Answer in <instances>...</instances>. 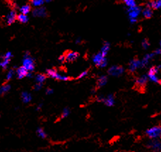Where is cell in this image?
Masks as SVG:
<instances>
[{"label": "cell", "mask_w": 161, "mask_h": 152, "mask_svg": "<svg viewBox=\"0 0 161 152\" xmlns=\"http://www.w3.org/2000/svg\"><path fill=\"white\" fill-rule=\"evenodd\" d=\"M21 98L24 103H28L32 101V95L28 91H23L21 93Z\"/></svg>", "instance_id": "obj_16"}, {"label": "cell", "mask_w": 161, "mask_h": 152, "mask_svg": "<svg viewBox=\"0 0 161 152\" xmlns=\"http://www.w3.org/2000/svg\"><path fill=\"white\" fill-rule=\"evenodd\" d=\"M16 20H18V21H19L20 23H21V24H26V23L28 21L29 18H28V16H27V15L20 14L19 15H17V19Z\"/></svg>", "instance_id": "obj_24"}, {"label": "cell", "mask_w": 161, "mask_h": 152, "mask_svg": "<svg viewBox=\"0 0 161 152\" xmlns=\"http://www.w3.org/2000/svg\"><path fill=\"white\" fill-rule=\"evenodd\" d=\"M142 14H143V17L145 18V19H150V18L153 16V9L149 8V7H146V8L143 9Z\"/></svg>", "instance_id": "obj_17"}, {"label": "cell", "mask_w": 161, "mask_h": 152, "mask_svg": "<svg viewBox=\"0 0 161 152\" xmlns=\"http://www.w3.org/2000/svg\"><path fill=\"white\" fill-rule=\"evenodd\" d=\"M153 53H154L155 55H161V48H158V49L155 50Z\"/></svg>", "instance_id": "obj_39"}, {"label": "cell", "mask_w": 161, "mask_h": 152, "mask_svg": "<svg viewBox=\"0 0 161 152\" xmlns=\"http://www.w3.org/2000/svg\"><path fill=\"white\" fill-rule=\"evenodd\" d=\"M150 43H149V41H148V40L147 38H145L142 41V46L144 48V49H147V48L149 47Z\"/></svg>", "instance_id": "obj_33"}, {"label": "cell", "mask_w": 161, "mask_h": 152, "mask_svg": "<svg viewBox=\"0 0 161 152\" xmlns=\"http://www.w3.org/2000/svg\"><path fill=\"white\" fill-rule=\"evenodd\" d=\"M154 55H155L154 53H150V54L146 55L143 58L141 62V67H145L146 66H147L148 64V62H149V60L151 59V58L154 56Z\"/></svg>", "instance_id": "obj_19"}, {"label": "cell", "mask_w": 161, "mask_h": 152, "mask_svg": "<svg viewBox=\"0 0 161 152\" xmlns=\"http://www.w3.org/2000/svg\"><path fill=\"white\" fill-rule=\"evenodd\" d=\"M122 1L124 2L128 8H132V7L137 6L135 0H122Z\"/></svg>", "instance_id": "obj_28"}, {"label": "cell", "mask_w": 161, "mask_h": 152, "mask_svg": "<svg viewBox=\"0 0 161 152\" xmlns=\"http://www.w3.org/2000/svg\"><path fill=\"white\" fill-rule=\"evenodd\" d=\"M47 78V75H45L44 74H38L36 76V83H42L45 82Z\"/></svg>", "instance_id": "obj_26"}, {"label": "cell", "mask_w": 161, "mask_h": 152, "mask_svg": "<svg viewBox=\"0 0 161 152\" xmlns=\"http://www.w3.org/2000/svg\"><path fill=\"white\" fill-rule=\"evenodd\" d=\"M20 14L27 15L28 14H29L30 12L31 11V6L30 4H25L23 5V6L19 9Z\"/></svg>", "instance_id": "obj_20"}, {"label": "cell", "mask_w": 161, "mask_h": 152, "mask_svg": "<svg viewBox=\"0 0 161 152\" xmlns=\"http://www.w3.org/2000/svg\"><path fill=\"white\" fill-rule=\"evenodd\" d=\"M11 89V86L9 83H5L0 87V95H4L5 93H8Z\"/></svg>", "instance_id": "obj_23"}, {"label": "cell", "mask_w": 161, "mask_h": 152, "mask_svg": "<svg viewBox=\"0 0 161 152\" xmlns=\"http://www.w3.org/2000/svg\"><path fill=\"white\" fill-rule=\"evenodd\" d=\"M148 76L147 75H142L139 77L136 81V84L139 87H145L146 84L148 82Z\"/></svg>", "instance_id": "obj_15"}, {"label": "cell", "mask_w": 161, "mask_h": 152, "mask_svg": "<svg viewBox=\"0 0 161 152\" xmlns=\"http://www.w3.org/2000/svg\"><path fill=\"white\" fill-rule=\"evenodd\" d=\"M158 69H161V65H159V66H158Z\"/></svg>", "instance_id": "obj_43"}, {"label": "cell", "mask_w": 161, "mask_h": 152, "mask_svg": "<svg viewBox=\"0 0 161 152\" xmlns=\"http://www.w3.org/2000/svg\"><path fill=\"white\" fill-rule=\"evenodd\" d=\"M32 14L34 17H40L45 18L47 16V9L44 7H40L35 8L32 11Z\"/></svg>", "instance_id": "obj_9"}, {"label": "cell", "mask_w": 161, "mask_h": 152, "mask_svg": "<svg viewBox=\"0 0 161 152\" xmlns=\"http://www.w3.org/2000/svg\"><path fill=\"white\" fill-rule=\"evenodd\" d=\"M58 60L60 62H64L65 61V56L64 55H60V56L58 57Z\"/></svg>", "instance_id": "obj_38"}, {"label": "cell", "mask_w": 161, "mask_h": 152, "mask_svg": "<svg viewBox=\"0 0 161 152\" xmlns=\"http://www.w3.org/2000/svg\"><path fill=\"white\" fill-rule=\"evenodd\" d=\"M53 1V0H45V2H47V3H50V2H51Z\"/></svg>", "instance_id": "obj_41"}, {"label": "cell", "mask_w": 161, "mask_h": 152, "mask_svg": "<svg viewBox=\"0 0 161 152\" xmlns=\"http://www.w3.org/2000/svg\"><path fill=\"white\" fill-rule=\"evenodd\" d=\"M146 134L150 139H161V126H153L146 131Z\"/></svg>", "instance_id": "obj_2"}, {"label": "cell", "mask_w": 161, "mask_h": 152, "mask_svg": "<svg viewBox=\"0 0 161 152\" xmlns=\"http://www.w3.org/2000/svg\"><path fill=\"white\" fill-rule=\"evenodd\" d=\"M160 48H161V40L160 41Z\"/></svg>", "instance_id": "obj_44"}, {"label": "cell", "mask_w": 161, "mask_h": 152, "mask_svg": "<svg viewBox=\"0 0 161 152\" xmlns=\"http://www.w3.org/2000/svg\"><path fill=\"white\" fill-rule=\"evenodd\" d=\"M23 67L26 69L28 72H33L35 69V61L29 52H26L24 55L23 60Z\"/></svg>", "instance_id": "obj_1"}, {"label": "cell", "mask_w": 161, "mask_h": 152, "mask_svg": "<svg viewBox=\"0 0 161 152\" xmlns=\"http://www.w3.org/2000/svg\"><path fill=\"white\" fill-rule=\"evenodd\" d=\"M10 61L11 60L7 59V58L2 56L1 59H0V67H2L3 69H7L10 63Z\"/></svg>", "instance_id": "obj_21"}, {"label": "cell", "mask_w": 161, "mask_h": 152, "mask_svg": "<svg viewBox=\"0 0 161 152\" xmlns=\"http://www.w3.org/2000/svg\"><path fill=\"white\" fill-rule=\"evenodd\" d=\"M15 73H16V72H15L14 69H9L8 71V72H7V76H6L7 82H9V81L12 79V78L14 77Z\"/></svg>", "instance_id": "obj_29"}, {"label": "cell", "mask_w": 161, "mask_h": 152, "mask_svg": "<svg viewBox=\"0 0 161 152\" xmlns=\"http://www.w3.org/2000/svg\"><path fill=\"white\" fill-rule=\"evenodd\" d=\"M139 67H141V62L137 58H134L129 62V69L131 72H135Z\"/></svg>", "instance_id": "obj_12"}, {"label": "cell", "mask_w": 161, "mask_h": 152, "mask_svg": "<svg viewBox=\"0 0 161 152\" xmlns=\"http://www.w3.org/2000/svg\"><path fill=\"white\" fill-rule=\"evenodd\" d=\"M88 73H89V72H88V70H85V71H84V72H81L79 75V77H78V78H84L85 77H86V76L88 75Z\"/></svg>", "instance_id": "obj_36"}, {"label": "cell", "mask_w": 161, "mask_h": 152, "mask_svg": "<svg viewBox=\"0 0 161 152\" xmlns=\"http://www.w3.org/2000/svg\"><path fill=\"white\" fill-rule=\"evenodd\" d=\"M69 114H70L69 108H64L62 110V113L61 117H62V118H66L69 115Z\"/></svg>", "instance_id": "obj_30"}, {"label": "cell", "mask_w": 161, "mask_h": 152, "mask_svg": "<svg viewBox=\"0 0 161 152\" xmlns=\"http://www.w3.org/2000/svg\"><path fill=\"white\" fill-rule=\"evenodd\" d=\"M53 92H54V91L51 88H47L46 91H45V93H46L47 95H51L53 93Z\"/></svg>", "instance_id": "obj_37"}, {"label": "cell", "mask_w": 161, "mask_h": 152, "mask_svg": "<svg viewBox=\"0 0 161 152\" xmlns=\"http://www.w3.org/2000/svg\"><path fill=\"white\" fill-rule=\"evenodd\" d=\"M42 86H43V84H42V83H36V84L34 85V87H33V89L35 90V91H40V89H41L42 88Z\"/></svg>", "instance_id": "obj_34"}, {"label": "cell", "mask_w": 161, "mask_h": 152, "mask_svg": "<svg viewBox=\"0 0 161 152\" xmlns=\"http://www.w3.org/2000/svg\"><path fill=\"white\" fill-rule=\"evenodd\" d=\"M141 12V8L139 6H136L132 8H128L127 13L129 15V19H137L139 15Z\"/></svg>", "instance_id": "obj_7"}, {"label": "cell", "mask_w": 161, "mask_h": 152, "mask_svg": "<svg viewBox=\"0 0 161 152\" xmlns=\"http://www.w3.org/2000/svg\"><path fill=\"white\" fill-rule=\"evenodd\" d=\"M36 134L38 136V137H40V139H46L47 137V135L43 129L42 127H37L36 130Z\"/></svg>", "instance_id": "obj_22"}, {"label": "cell", "mask_w": 161, "mask_h": 152, "mask_svg": "<svg viewBox=\"0 0 161 152\" xmlns=\"http://www.w3.org/2000/svg\"><path fill=\"white\" fill-rule=\"evenodd\" d=\"M107 76H105V75L100 76L97 81V87L100 88L102 87H104V86L107 83Z\"/></svg>", "instance_id": "obj_18"}, {"label": "cell", "mask_w": 161, "mask_h": 152, "mask_svg": "<svg viewBox=\"0 0 161 152\" xmlns=\"http://www.w3.org/2000/svg\"><path fill=\"white\" fill-rule=\"evenodd\" d=\"M93 62H94L95 66L99 67H106L107 64V61L105 57H103L101 52L98 53L93 57Z\"/></svg>", "instance_id": "obj_4"}, {"label": "cell", "mask_w": 161, "mask_h": 152, "mask_svg": "<svg viewBox=\"0 0 161 152\" xmlns=\"http://www.w3.org/2000/svg\"><path fill=\"white\" fill-rule=\"evenodd\" d=\"M148 78L151 81L155 83H158L159 82V79H158V77H157L156 74H150V75H147Z\"/></svg>", "instance_id": "obj_31"}, {"label": "cell", "mask_w": 161, "mask_h": 152, "mask_svg": "<svg viewBox=\"0 0 161 152\" xmlns=\"http://www.w3.org/2000/svg\"><path fill=\"white\" fill-rule=\"evenodd\" d=\"M146 146L153 152H161V139H150Z\"/></svg>", "instance_id": "obj_5"}, {"label": "cell", "mask_w": 161, "mask_h": 152, "mask_svg": "<svg viewBox=\"0 0 161 152\" xmlns=\"http://www.w3.org/2000/svg\"><path fill=\"white\" fill-rule=\"evenodd\" d=\"M79 53L74 51H67L64 54L65 61L68 62H72L76 60L79 57Z\"/></svg>", "instance_id": "obj_10"}, {"label": "cell", "mask_w": 161, "mask_h": 152, "mask_svg": "<svg viewBox=\"0 0 161 152\" xmlns=\"http://www.w3.org/2000/svg\"><path fill=\"white\" fill-rule=\"evenodd\" d=\"M12 56H13V55H12V53H11V52H9V51L5 53V54L3 55L4 57L7 58V59H9V60L11 59Z\"/></svg>", "instance_id": "obj_35"}, {"label": "cell", "mask_w": 161, "mask_h": 152, "mask_svg": "<svg viewBox=\"0 0 161 152\" xmlns=\"http://www.w3.org/2000/svg\"><path fill=\"white\" fill-rule=\"evenodd\" d=\"M158 67H152L148 71V74L150 75V74H156L158 73Z\"/></svg>", "instance_id": "obj_32"}, {"label": "cell", "mask_w": 161, "mask_h": 152, "mask_svg": "<svg viewBox=\"0 0 161 152\" xmlns=\"http://www.w3.org/2000/svg\"><path fill=\"white\" fill-rule=\"evenodd\" d=\"M16 74L17 76V78H18L19 79H22V78L27 77L28 74V72L23 66H21V67H19L18 69L16 70Z\"/></svg>", "instance_id": "obj_13"}, {"label": "cell", "mask_w": 161, "mask_h": 152, "mask_svg": "<svg viewBox=\"0 0 161 152\" xmlns=\"http://www.w3.org/2000/svg\"><path fill=\"white\" fill-rule=\"evenodd\" d=\"M146 7L152 9H161V0H150L147 3Z\"/></svg>", "instance_id": "obj_14"}, {"label": "cell", "mask_w": 161, "mask_h": 152, "mask_svg": "<svg viewBox=\"0 0 161 152\" xmlns=\"http://www.w3.org/2000/svg\"><path fill=\"white\" fill-rule=\"evenodd\" d=\"M159 83H160V84H161V80H160V81H159Z\"/></svg>", "instance_id": "obj_45"}, {"label": "cell", "mask_w": 161, "mask_h": 152, "mask_svg": "<svg viewBox=\"0 0 161 152\" xmlns=\"http://www.w3.org/2000/svg\"><path fill=\"white\" fill-rule=\"evenodd\" d=\"M42 107V103H40V104L37 105V106L36 107V110H37V111L40 110H41Z\"/></svg>", "instance_id": "obj_40"}, {"label": "cell", "mask_w": 161, "mask_h": 152, "mask_svg": "<svg viewBox=\"0 0 161 152\" xmlns=\"http://www.w3.org/2000/svg\"><path fill=\"white\" fill-rule=\"evenodd\" d=\"M98 101L99 102H102L104 103L105 105L108 106V107H112L115 105V96L112 94L108 95L106 97H104L102 96H100L97 98Z\"/></svg>", "instance_id": "obj_6"}, {"label": "cell", "mask_w": 161, "mask_h": 152, "mask_svg": "<svg viewBox=\"0 0 161 152\" xmlns=\"http://www.w3.org/2000/svg\"><path fill=\"white\" fill-rule=\"evenodd\" d=\"M17 19V13L15 10H11V11H9V13L6 16V24L7 25H11L12 24L16 21Z\"/></svg>", "instance_id": "obj_11"}, {"label": "cell", "mask_w": 161, "mask_h": 152, "mask_svg": "<svg viewBox=\"0 0 161 152\" xmlns=\"http://www.w3.org/2000/svg\"><path fill=\"white\" fill-rule=\"evenodd\" d=\"M124 68L122 66H112L108 69V74L113 77H119L124 72Z\"/></svg>", "instance_id": "obj_8"}, {"label": "cell", "mask_w": 161, "mask_h": 152, "mask_svg": "<svg viewBox=\"0 0 161 152\" xmlns=\"http://www.w3.org/2000/svg\"><path fill=\"white\" fill-rule=\"evenodd\" d=\"M46 75L47 77L54 78V79L59 80V81H64V82H67V81H69L72 79V78L67 77V76H64L59 74V73L57 72V71L55 69H47Z\"/></svg>", "instance_id": "obj_3"}, {"label": "cell", "mask_w": 161, "mask_h": 152, "mask_svg": "<svg viewBox=\"0 0 161 152\" xmlns=\"http://www.w3.org/2000/svg\"><path fill=\"white\" fill-rule=\"evenodd\" d=\"M45 3V0H31V4L33 7H42V5Z\"/></svg>", "instance_id": "obj_27"}, {"label": "cell", "mask_w": 161, "mask_h": 152, "mask_svg": "<svg viewBox=\"0 0 161 152\" xmlns=\"http://www.w3.org/2000/svg\"><path fill=\"white\" fill-rule=\"evenodd\" d=\"M109 50H110V43L107 42H105L104 45H103V46L102 47L101 51H100L103 57H106Z\"/></svg>", "instance_id": "obj_25"}, {"label": "cell", "mask_w": 161, "mask_h": 152, "mask_svg": "<svg viewBox=\"0 0 161 152\" xmlns=\"http://www.w3.org/2000/svg\"><path fill=\"white\" fill-rule=\"evenodd\" d=\"M80 40L79 38H78V39L76 40V42L77 44H78V43H80Z\"/></svg>", "instance_id": "obj_42"}]
</instances>
